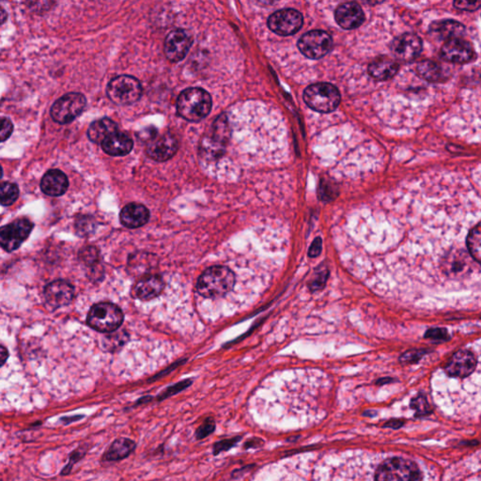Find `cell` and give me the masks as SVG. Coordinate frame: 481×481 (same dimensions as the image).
<instances>
[{"instance_id":"cell-3","label":"cell","mask_w":481,"mask_h":481,"mask_svg":"<svg viewBox=\"0 0 481 481\" xmlns=\"http://www.w3.org/2000/svg\"><path fill=\"white\" fill-rule=\"evenodd\" d=\"M213 106L211 95L200 88H189L179 95L177 111L183 119L199 123L210 113Z\"/></svg>"},{"instance_id":"cell-20","label":"cell","mask_w":481,"mask_h":481,"mask_svg":"<svg viewBox=\"0 0 481 481\" xmlns=\"http://www.w3.org/2000/svg\"><path fill=\"white\" fill-rule=\"evenodd\" d=\"M335 19L342 29L351 30L361 26L365 15L360 5L356 2H348L337 8Z\"/></svg>"},{"instance_id":"cell-43","label":"cell","mask_w":481,"mask_h":481,"mask_svg":"<svg viewBox=\"0 0 481 481\" xmlns=\"http://www.w3.org/2000/svg\"><path fill=\"white\" fill-rule=\"evenodd\" d=\"M84 416H74V417H64L60 419V421L64 423V424H70L71 422L78 421V420L83 419Z\"/></svg>"},{"instance_id":"cell-4","label":"cell","mask_w":481,"mask_h":481,"mask_svg":"<svg viewBox=\"0 0 481 481\" xmlns=\"http://www.w3.org/2000/svg\"><path fill=\"white\" fill-rule=\"evenodd\" d=\"M304 101L315 111L331 113L340 106L342 96L334 85L317 83L310 85L304 92Z\"/></svg>"},{"instance_id":"cell-42","label":"cell","mask_w":481,"mask_h":481,"mask_svg":"<svg viewBox=\"0 0 481 481\" xmlns=\"http://www.w3.org/2000/svg\"><path fill=\"white\" fill-rule=\"evenodd\" d=\"M424 354L423 351H411L408 353L404 354L403 356L400 357L401 362H414L417 359H419Z\"/></svg>"},{"instance_id":"cell-39","label":"cell","mask_w":481,"mask_h":481,"mask_svg":"<svg viewBox=\"0 0 481 481\" xmlns=\"http://www.w3.org/2000/svg\"><path fill=\"white\" fill-rule=\"evenodd\" d=\"M328 271L321 272L320 274H318V276L312 282L310 288L312 291H318L323 288L326 284L327 279H328Z\"/></svg>"},{"instance_id":"cell-35","label":"cell","mask_w":481,"mask_h":481,"mask_svg":"<svg viewBox=\"0 0 481 481\" xmlns=\"http://www.w3.org/2000/svg\"><path fill=\"white\" fill-rule=\"evenodd\" d=\"M82 262L87 265H96L99 262V252L95 247L89 246L82 250L81 253Z\"/></svg>"},{"instance_id":"cell-17","label":"cell","mask_w":481,"mask_h":481,"mask_svg":"<svg viewBox=\"0 0 481 481\" xmlns=\"http://www.w3.org/2000/svg\"><path fill=\"white\" fill-rule=\"evenodd\" d=\"M46 301L52 309L67 306L73 301L75 288L64 280H56L49 283L45 288Z\"/></svg>"},{"instance_id":"cell-5","label":"cell","mask_w":481,"mask_h":481,"mask_svg":"<svg viewBox=\"0 0 481 481\" xmlns=\"http://www.w3.org/2000/svg\"><path fill=\"white\" fill-rule=\"evenodd\" d=\"M125 320L122 309L116 305L102 302L90 309L87 317L90 327L101 333H112L119 329Z\"/></svg>"},{"instance_id":"cell-25","label":"cell","mask_w":481,"mask_h":481,"mask_svg":"<svg viewBox=\"0 0 481 481\" xmlns=\"http://www.w3.org/2000/svg\"><path fill=\"white\" fill-rule=\"evenodd\" d=\"M136 447L137 444L134 440L127 437H120L110 445L102 459L107 463L125 460L134 452Z\"/></svg>"},{"instance_id":"cell-30","label":"cell","mask_w":481,"mask_h":481,"mask_svg":"<svg viewBox=\"0 0 481 481\" xmlns=\"http://www.w3.org/2000/svg\"><path fill=\"white\" fill-rule=\"evenodd\" d=\"M467 246L472 258L481 265V222L470 232L467 237Z\"/></svg>"},{"instance_id":"cell-28","label":"cell","mask_w":481,"mask_h":481,"mask_svg":"<svg viewBox=\"0 0 481 481\" xmlns=\"http://www.w3.org/2000/svg\"><path fill=\"white\" fill-rule=\"evenodd\" d=\"M464 32L466 29L463 25L452 20L437 22L431 27V32H433L439 39L447 40V42L461 38L464 34Z\"/></svg>"},{"instance_id":"cell-8","label":"cell","mask_w":481,"mask_h":481,"mask_svg":"<svg viewBox=\"0 0 481 481\" xmlns=\"http://www.w3.org/2000/svg\"><path fill=\"white\" fill-rule=\"evenodd\" d=\"M86 106L87 99L82 93L69 92L57 99L51 106V118L60 125H68L81 116Z\"/></svg>"},{"instance_id":"cell-14","label":"cell","mask_w":481,"mask_h":481,"mask_svg":"<svg viewBox=\"0 0 481 481\" xmlns=\"http://www.w3.org/2000/svg\"><path fill=\"white\" fill-rule=\"evenodd\" d=\"M193 38L186 30H172L165 40L164 51L167 59L172 62H180L190 50Z\"/></svg>"},{"instance_id":"cell-36","label":"cell","mask_w":481,"mask_h":481,"mask_svg":"<svg viewBox=\"0 0 481 481\" xmlns=\"http://www.w3.org/2000/svg\"><path fill=\"white\" fill-rule=\"evenodd\" d=\"M13 132V125L7 118H2L1 119V132H0V137H1V142L6 141L11 137Z\"/></svg>"},{"instance_id":"cell-7","label":"cell","mask_w":481,"mask_h":481,"mask_svg":"<svg viewBox=\"0 0 481 481\" xmlns=\"http://www.w3.org/2000/svg\"><path fill=\"white\" fill-rule=\"evenodd\" d=\"M302 461L303 459L295 458L272 464L258 472L251 481H307L306 473H301L307 467Z\"/></svg>"},{"instance_id":"cell-34","label":"cell","mask_w":481,"mask_h":481,"mask_svg":"<svg viewBox=\"0 0 481 481\" xmlns=\"http://www.w3.org/2000/svg\"><path fill=\"white\" fill-rule=\"evenodd\" d=\"M191 383V381L186 380L176 384L174 386H169V389H167L158 396V400L162 401L166 400L167 398L172 397V396L177 394V393L181 392V390L186 389V387L190 386Z\"/></svg>"},{"instance_id":"cell-33","label":"cell","mask_w":481,"mask_h":481,"mask_svg":"<svg viewBox=\"0 0 481 481\" xmlns=\"http://www.w3.org/2000/svg\"><path fill=\"white\" fill-rule=\"evenodd\" d=\"M96 223L92 217L83 216L79 217L76 222V232L81 237L92 235L95 232Z\"/></svg>"},{"instance_id":"cell-44","label":"cell","mask_w":481,"mask_h":481,"mask_svg":"<svg viewBox=\"0 0 481 481\" xmlns=\"http://www.w3.org/2000/svg\"><path fill=\"white\" fill-rule=\"evenodd\" d=\"M8 359V351L4 346H1V350H0V361H1V365H4Z\"/></svg>"},{"instance_id":"cell-12","label":"cell","mask_w":481,"mask_h":481,"mask_svg":"<svg viewBox=\"0 0 481 481\" xmlns=\"http://www.w3.org/2000/svg\"><path fill=\"white\" fill-rule=\"evenodd\" d=\"M475 262L469 252L463 249H455L447 253L442 258V268L444 273L452 279H463L474 270Z\"/></svg>"},{"instance_id":"cell-29","label":"cell","mask_w":481,"mask_h":481,"mask_svg":"<svg viewBox=\"0 0 481 481\" xmlns=\"http://www.w3.org/2000/svg\"><path fill=\"white\" fill-rule=\"evenodd\" d=\"M417 73L428 82H442L446 79V71L440 63L433 60H424L417 64Z\"/></svg>"},{"instance_id":"cell-1","label":"cell","mask_w":481,"mask_h":481,"mask_svg":"<svg viewBox=\"0 0 481 481\" xmlns=\"http://www.w3.org/2000/svg\"><path fill=\"white\" fill-rule=\"evenodd\" d=\"M340 481H422V475L417 464L408 459L354 450L343 464Z\"/></svg>"},{"instance_id":"cell-41","label":"cell","mask_w":481,"mask_h":481,"mask_svg":"<svg viewBox=\"0 0 481 481\" xmlns=\"http://www.w3.org/2000/svg\"><path fill=\"white\" fill-rule=\"evenodd\" d=\"M321 249H323V240L321 237H317L313 241L312 246H310L309 249V258H317L320 256Z\"/></svg>"},{"instance_id":"cell-6","label":"cell","mask_w":481,"mask_h":481,"mask_svg":"<svg viewBox=\"0 0 481 481\" xmlns=\"http://www.w3.org/2000/svg\"><path fill=\"white\" fill-rule=\"evenodd\" d=\"M107 96L118 106H131L141 98L142 86L139 79L131 76H119L107 85Z\"/></svg>"},{"instance_id":"cell-26","label":"cell","mask_w":481,"mask_h":481,"mask_svg":"<svg viewBox=\"0 0 481 481\" xmlns=\"http://www.w3.org/2000/svg\"><path fill=\"white\" fill-rule=\"evenodd\" d=\"M398 63L389 57H380L373 60L368 66V74L372 78L379 81H386L392 78L398 73Z\"/></svg>"},{"instance_id":"cell-9","label":"cell","mask_w":481,"mask_h":481,"mask_svg":"<svg viewBox=\"0 0 481 481\" xmlns=\"http://www.w3.org/2000/svg\"><path fill=\"white\" fill-rule=\"evenodd\" d=\"M230 137V123L226 115H221L211 126L208 136L203 139L200 144V153L203 158L214 159L222 155V151L227 145Z\"/></svg>"},{"instance_id":"cell-18","label":"cell","mask_w":481,"mask_h":481,"mask_svg":"<svg viewBox=\"0 0 481 481\" xmlns=\"http://www.w3.org/2000/svg\"><path fill=\"white\" fill-rule=\"evenodd\" d=\"M442 59L452 63H466L475 57L474 48L467 41L457 38L447 41L441 48Z\"/></svg>"},{"instance_id":"cell-46","label":"cell","mask_w":481,"mask_h":481,"mask_svg":"<svg viewBox=\"0 0 481 481\" xmlns=\"http://www.w3.org/2000/svg\"><path fill=\"white\" fill-rule=\"evenodd\" d=\"M7 18V13L5 12V10L4 8H1V23L4 24L5 20H6Z\"/></svg>"},{"instance_id":"cell-2","label":"cell","mask_w":481,"mask_h":481,"mask_svg":"<svg viewBox=\"0 0 481 481\" xmlns=\"http://www.w3.org/2000/svg\"><path fill=\"white\" fill-rule=\"evenodd\" d=\"M235 274L225 266L206 269L197 282V291L206 298H222L235 288Z\"/></svg>"},{"instance_id":"cell-10","label":"cell","mask_w":481,"mask_h":481,"mask_svg":"<svg viewBox=\"0 0 481 481\" xmlns=\"http://www.w3.org/2000/svg\"><path fill=\"white\" fill-rule=\"evenodd\" d=\"M333 48L331 36L323 30H312L302 36L298 42L301 53L312 60H319L328 54Z\"/></svg>"},{"instance_id":"cell-11","label":"cell","mask_w":481,"mask_h":481,"mask_svg":"<svg viewBox=\"0 0 481 481\" xmlns=\"http://www.w3.org/2000/svg\"><path fill=\"white\" fill-rule=\"evenodd\" d=\"M33 229V224L27 218L15 220L0 230V244L7 252L18 249L27 240Z\"/></svg>"},{"instance_id":"cell-22","label":"cell","mask_w":481,"mask_h":481,"mask_svg":"<svg viewBox=\"0 0 481 481\" xmlns=\"http://www.w3.org/2000/svg\"><path fill=\"white\" fill-rule=\"evenodd\" d=\"M165 288L163 279L158 274H152L140 279L134 285L132 295L139 300L147 301L160 295Z\"/></svg>"},{"instance_id":"cell-40","label":"cell","mask_w":481,"mask_h":481,"mask_svg":"<svg viewBox=\"0 0 481 481\" xmlns=\"http://www.w3.org/2000/svg\"><path fill=\"white\" fill-rule=\"evenodd\" d=\"M454 6L463 11H475L481 7V1H455Z\"/></svg>"},{"instance_id":"cell-23","label":"cell","mask_w":481,"mask_h":481,"mask_svg":"<svg viewBox=\"0 0 481 481\" xmlns=\"http://www.w3.org/2000/svg\"><path fill=\"white\" fill-rule=\"evenodd\" d=\"M150 219V211L139 203H129L120 211V220L123 226L128 229H137L147 223Z\"/></svg>"},{"instance_id":"cell-24","label":"cell","mask_w":481,"mask_h":481,"mask_svg":"<svg viewBox=\"0 0 481 481\" xmlns=\"http://www.w3.org/2000/svg\"><path fill=\"white\" fill-rule=\"evenodd\" d=\"M69 181L64 172L60 169H50L43 175L41 189L50 197H60L67 192Z\"/></svg>"},{"instance_id":"cell-13","label":"cell","mask_w":481,"mask_h":481,"mask_svg":"<svg viewBox=\"0 0 481 481\" xmlns=\"http://www.w3.org/2000/svg\"><path fill=\"white\" fill-rule=\"evenodd\" d=\"M303 15L293 9L277 11L268 19L269 29L280 36L295 34L303 27Z\"/></svg>"},{"instance_id":"cell-16","label":"cell","mask_w":481,"mask_h":481,"mask_svg":"<svg viewBox=\"0 0 481 481\" xmlns=\"http://www.w3.org/2000/svg\"><path fill=\"white\" fill-rule=\"evenodd\" d=\"M391 50L397 59L409 62L417 59L421 53L422 41L416 34L406 33L393 41Z\"/></svg>"},{"instance_id":"cell-32","label":"cell","mask_w":481,"mask_h":481,"mask_svg":"<svg viewBox=\"0 0 481 481\" xmlns=\"http://www.w3.org/2000/svg\"><path fill=\"white\" fill-rule=\"evenodd\" d=\"M90 447V446L89 444H82L78 447H76L75 450H73V452L69 455V463L66 464L64 468L60 472V475H67L70 474L74 466L78 463V461H81L82 459L86 456L87 452H89Z\"/></svg>"},{"instance_id":"cell-27","label":"cell","mask_w":481,"mask_h":481,"mask_svg":"<svg viewBox=\"0 0 481 481\" xmlns=\"http://www.w3.org/2000/svg\"><path fill=\"white\" fill-rule=\"evenodd\" d=\"M117 131H119V125H117V123L109 119V118H103V119L95 120L90 125L89 129H88V137H89L90 141L102 144L110 134Z\"/></svg>"},{"instance_id":"cell-19","label":"cell","mask_w":481,"mask_h":481,"mask_svg":"<svg viewBox=\"0 0 481 481\" xmlns=\"http://www.w3.org/2000/svg\"><path fill=\"white\" fill-rule=\"evenodd\" d=\"M477 367V359L471 351L461 350L457 351L447 363L446 372L452 377L466 378L472 375Z\"/></svg>"},{"instance_id":"cell-31","label":"cell","mask_w":481,"mask_h":481,"mask_svg":"<svg viewBox=\"0 0 481 481\" xmlns=\"http://www.w3.org/2000/svg\"><path fill=\"white\" fill-rule=\"evenodd\" d=\"M19 197V188L15 183L9 181H2L1 183V200L2 206H11L18 200Z\"/></svg>"},{"instance_id":"cell-15","label":"cell","mask_w":481,"mask_h":481,"mask_svg":"<svg viewBox=\"0 0 481 481\" xmlns=\"http://www.w3.org/2000/svg\"><path fill=\"white\" fill-rule=\"evenodd\" d=\"M179 150L178 139L172 133H165L148 143L146 153L156 162H165L172 159Z\"/></svg>"},{"instance_id":"cell-21","label":"cell","mask_w":481,"mask_h":481,"mask_svg":"<svg viewBox=\"0 0 481 481\" xmlns=\"http://www.w3.org/2000/svg\"><path fill=\"white\" fill-rule=\"evenodd\" d=\"M102 149L110 156L120 158L125 156L132 152L134 148V141L130 136L125 132L117 131L110 134L107 139L102 143Z\"/></svg>"},{"instance_id":"cell-38","label":"cell","mask_w":481,"mask_h":481,"mask_svg":"<svg viewBox=\"0 0 481 481\" xmlns=\"http://www.w3.org/2000/svg\"><path fill=\"white\" fill-rule=\"evenodd\" d=\"M426 337L434 340H449V334L446 329L434 328L430 329L426 333Z\"/></svg>"},{"instance_id":"cell-45","label":"cell","mask_w":481,"mask_h":481,"mask_svg":"<svg viewBox=\"0 0 481 481\" xmlns=\"http://www.w3.org/2000/svg\"><path fill=\"white\" fill-rule=\"evenodd\" d=\"M152 400H153L152 397L141 398H140V400L139 401H137V405H139V404H141V403L144 404V403H149V401H151Z\"/></svg>"},{"instance_id":"cell-37","label":"cell","mask_w":481,"mask_h":481,"mask_svg":"<svg viewBox=\"0 0 481 481\" xmlns=\"http://www.w3.org/2000/svg\"><path fill=\"white\" fill-rule=\"evenodd\" d=\"M214 423L213 420L209 419L206 420L204 423L196 431V437L197 439L205 438L206 436L209 435L214 431Z\"/></svg>"}]
</instances>
